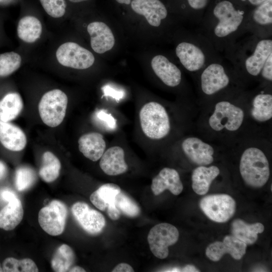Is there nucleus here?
I'll list each match as a JSON object with an SVG mask.
<instances>
[{
	"label": "nucleus",
	"mask_w": 272,
	"mask_h": 272,
	"mask_svg": "<svg viewBox=\"0 0 272 272\" xmlns=\"http://www.w3.org/2000/svg\"><path fill=\"white\" fill-rule=\"evenodd\" d=\"M182 149L187 157L197 165H208L214 161L213 148L197 138L185 139L182 142Z\"/></svg>",
	"instance_id": "19"
},
{
	"label": "nucleus",
	"mask_w": 272,
	"mask_h": 272,
	"mask_svg": "<svg viewBox=\"0 0 272 272\" xmlns=\"http://www.w3.org/2000/svg\"><path fill=\"white\" fill-rule=\"evenodd\" d=\"M61 163L52 152H45L42 156V163L39 171L41 179L46 182L55 180L59 175Z\"/></svg>",
	"instance_id": "32"
},
{
	"label": "nucleus",
	"mask_w": 272,
	"mask_h": 272,
	"mask_svg": "<svg viewBox=\"0 0 272 272\" xmlns=\"http://www.w3.org/2000/svg\"><path fill=\"white\" fill-rule=\"evenodd\" d=\"M80 151L92 161L99 160L106 149V143L102 134L89 132L82 135L78 140Z\"/></svg>",
	"instance_id": "24"
},
{
	"label": "nucleus",
	"mask_w": 272,
	"mask_h": 272,
	"mask_svg": "<svg viewBox=\"0 0 272 272\" xmlns=\"http://www.w3.org/2000/svg\"><path fill=\"white\" fill-rule=\"evenodd\" d=\"M0 142L9 150L20 151L25 148L27 139L20 128L9 122L0 120Z\"/></svg>",
	"instance_id": "23"
},
{
	"label": "nucleus",
	"mask_w": 272,
	"mask_h": 272,
	"mask_svg": "<svg viewBox=\"0 0 272 272\" xmlns=\"http://www.w3.org/2000/svg\"><path fill=\"white\" fill-rule=\"evenodd\" d=\"M247 245L232 235L225 236L223 242L216 241L210 244L206 250L207 256L212 261H218L223 256L229 253L237 260L242 258L246 253Z\"/></svg>",
	"instance_id": "16"
},
{
	"label": "nucleus",
	"mask_w": 272,
	"mask_h": 272,
	"mask_svg": "<svg viewBox=\"0 0 272 272\" xmlns=\"http://www.w3.org/2000/svg\"><path fill=\"white\" fill-rule=\"evenodd\" d=\"M23 214V206L18 197L9 201L0 211V228L6 231L13 230L22 220Z\"/></svg>",
	"instance_id": "26"
},
{
	"label": "nucleus",
	"mask_w": 272,
	"mask_h": 272,
	"mask_svg": "<svg viewBox=\"0 0 272 272\" xmlns=\"http://www.w3.org/2000/svg\"><path fill=\"white\" fill-rule=\"evenodd\" d=\"M228 63L221 57L209 63L197 74L203 94L213 96L229 87L233 77L237 76Z\"/></svg>",
	"instance_id": "4"
},
{
	"label": "nucleus",
	"mask_w": 272,
	"mask_h": 272,
	"mask_svg": "<svg viewBox=\"0 0 272 272\" xmlns=\"http://www.w3.org/2000/svg\"><path fill=\"white\" fill-rule=\"evenodd\" d=\"M264 227L260 223L247 224L240 219H235L231 224L232 235L246 245L254 243L258 234L263 232Z\"/></svg>",
	"instance_id": "27"
},
{
	"label": "nucleus",
	"mask_w": 272,
	"mask_h": 272,
	"mask_svg": "<svg viewBox=\"0 0 272 272\" xmlns=\"http://www.w3.org/2000/svg\"><path fill=\"white\" fill-rule=\"evenodd\" d=\"M56 57L61 65L78 70L88 69L95 61L92 52L73 42H65L60 45L56 50Z\"/></svg>",
	"instance_id": "13"
},
{
	"label": "nucleus",
	"mask_w": 272,
	"mask_h": 272,
	"mask_svg": "<svg viewBox=\"0 0 272 272\" xmlns=\"http://www.w3.org/2000/svg\"><path fill=\"white\" fill-rule=\"evenodd\" d=\"M69 1L72 3H80V2L86 1L88 0H69Z\"/></svg>",
	"instance_id": "47"
},
{
	"label": "nucleus",
	"mask_w": 272,
	"mask_h": 272,
	"mask_svg": "<svg viewBox=\"0 0 272 272\" xmlns=\"http://www.w3.org/2000/svg\"><path fill=\"white\" fill-rule=\"evenodd\" d=\"M69 271L71 272H83V271H86L85 269H84L83 267L80 266H72Z\"/></svg>",
	"instance_id": "45"
},
{
	"label": "nucleus",
	"mask_w": 272,
	"mask_h": 272,
	"mask_svg": "<svg viewBox=\"0 0 272 272\" xmlns=\"http://www.w3.org/2000/svg\"><path fill=\"white\" fill-rule=\"evenodd\" d=\"M178 238L179 232L174 226L163 223L151 228L147 239L150 250L155 256L164 259L168 255V247L176 243Z\"/></svg>",
	"instance_id": "10"
},
{
	"label": "nucleus",
	"mask_w": 272,
	"mask_h": 272,
	"mask_svg": "<svg viewBox=\"0 0 272 272\" xmlns=\"http://www.w3.org/2000/svg\"><path fill=\"white\" fill-rule=\"evenodd\" d=\"M115 205L120 213L129 217H136L141 213L138 205L121 191L116 196Z\"/></svg>",
	"instance_id": "36"
},
{
	"label": "nucleus",
	"mask_w": 272,
	"mask_h": 272,
	"mask_svg": "<svg viewBox=\"0 0 272 272\" xmlns=\"http://www.w3.org/2000/svg\"><path fill=\"white\" fill-rule=\"evenodd\" d=\"M183 186L178 172L174 169L164 168L152 180L151 189L155 195L169 190L177 195L183 190Z\"/></svg>",
	"instance_id": "21"
},
{
	"label": "nucleus",
	"mask_w": 272,
	"mask_h": 272,
	"mask_svg": "<svg viewBox=\"0 0 272 272\" xmlns=\"http://www.w3.org/2000/svg\"><path fill=\"white\" fill-rule=\"evenodd\" d=\"M139 117L142 129L149 138L159 140L169 133V117L161 104L154 101L146 103L141 108Z\"/></svg>",
	"instance_id": "6"
},
{
	"label": "nucleus",
	"mask_w": 272,
	"mask_h": 272,
	"mask_svg": "<svg viewBox=\"0 0 272 272\" xmlns=\"http://www.w3.org/2000/svg\"><path fill=\"white\" fill-rule=\"evenodd\" d=\"M121 191L120 187L114 183H106L101 185L90 195L91 202L101 211L107 210L109 218L118 220L120 212L115 205V198Z\"/></svg>",
	"instance_id": "15"
},
{
	"label": "nucleus",
	"mask_w": 272,
	"mask_h": 272,
	"mask_svg": "<svg viewBox=\"0 0 272 272\" xmlns=\"http://www.w3.org/2000/svg\"><path fill=\"white\" fill-rule=\"evenodd\" d=\"M3 271L37 272L38 268L35 262L30 258L18 260L14 257L6 258L2 264Z\"/></svg>",
	"instance_id": "34"
},
{
	"label": "nucleus",
	"mask_w": 272,
	"mask_h": 272,
	"mask_svg": "<svg viewBox=\"0 0 272 272\" xmlns=\"http://www.w3.org/2000/svg\"><path fill=\"white\" fill-rule=\"evenodd\" d=\"M72 214L81 226L90 234L100 233L105 226V219L99 212L90 208L88 204L78 201L72 207Z\"/></svg>",
	"instance_id": "14"
},
{
	"label": "nucleus",
	"mask_w": 272,
	"mask_h": 272,
	"mask_svg": "<svg viewBox=\"0 0 272 272\" xmlns=\"http://www.w3.org/2000/svg\"><path fill=\"white\" fill-rule=\"evenodd\" d=\"M239 169L244 182L252 187H261L269 177L267 157L263 151L256 147H249L244 150L241 157Z\"/></svg>",
	"instance_id": "5"
},
{
	"label": "nucleus",
	"mask_w": 272,
	"mask_h": 272,
	"mask_svg": "<svg viewBox=\"0 0 272 272\" xmlns=\"http://www.w3.org/2000/svg\"><path fill=\"white\" fill-rule=\"evenodd\" d=\"M22 58L15 52L11 51L0 54V77H7L20 66Z\"/></svg>",
	"instance_id": "35"
},
{
	"label": "nucleus",
	"mask_w": 272,
	"mask_h": 272,
	"mask_svg": "<svg viewBox=\"0 0 272 272\" xmlns=\"http://www.w3.org/2000/svg\"><path fill=\"white\" fill-rule=\"evenodd\" d=\"M152 68L158 78L170 87L178 86L182 81L180 69L166 56L158 54L151 60Z\"/></svg>",
	"instance_id": "18"
},
{
	"label": "nucleus",
	"mask_w": 272,
	"mask_h": 272,
	"mask_svg": "<svg viewBox=\"0 0 272 272\" xmlns=\"http://www.w3.org/2000/svg\"><path fill=\"white\" fill-rule=\"evenodd\" d=\"M91 46L97 53H103L113 47L115 38L110 28L102 22H93L87 26Z\"/></svg>",
	"instance_id": "20"
},
{
	"label": "nucleus",
	"mask_w": 272,
	"mask_h": 272,
	"mask_svg": "<svg viewBox=\"0 0 272 272\" xmlns=\"http://www.w3.org/2000/svg\"><path fill=\"white\" fill-rule=\"evenodd\" d=\"M23 107V100L19 93L12 92L6 94L0 100V120L9 122L14 119Z\"/></svg>",
	"instance_id": "30"
},
{
	"label": "nucleus",
	"mask_w": 272,
	"mask_h": 272,
	"mask_svg": "<svg viewBox=\"0 0 272 272\" xmlns=\"http://www.w3.org/2000/svg\"><path fill=\"white\" fill-rule=\"evenodd\" d=\"M130 4L134 12L144 16L155 27L160 26L168 15L165 5L160 0H132Z\"/></svg>",
	"instance_id": "17"
},
{
	"label": "nucleus",
	"mask_w": 272,
	"mask_h": 272,
	"mask_svg": "<svg viewBox=\"0 0 272 272\" xmlns=\"http://www.w3.org/2000/svg\"><path fill=\"white\" fill-rule=\"evenodd\" d=\"M219 174L220 170L216 166L197 167L192 173V188L193 191L198 195L206 194L211 183Z\"/></svg>",
	"instance_id": "25"
},
{
	"label": "nucleus",
	"mask_w": 272,
	"mask_h": 272,
	"mask_svg": "<svg viewBox=\"0 0 272 272\" xmlns=\"http://www.w3.org/2000/svg\"><path fill=\"white\" fill-rule=\"evenodd\" d=\"M0 194L2 199L8 202L17 197L15 193L8 189H5L2 190Z\"/></svg>",
	"instance_id": "42"
},
{
	"label": "nucleus",
	"mask_w": 272,
	"mask_h": 272,
	"mask_svg": "<svg viewBox=\"0 0 272 272\" xmlns=\"http://www.w3.org/2000/svg\"><path fill=\"white\" fill-rule=\"evenodd\" d=\"M17 35L23 41L31 43L38 39L42 32L41 23L34 16H26L19 21Z\"/></svg>",
	"instance_id": "28"
},
{
	"label": "nucleus",
	"mask_w": 272,
	"mask_h": 272,
	"mask_svg": "<svg viewBox=\"0 0 272 272\" xmlns=\"http://www.w3.org/2000/svg\"><path fill=\"white\" fill-rule=\"evenodd\" d=\"M75 260V254L72 248L67 244L60 245L55 251L51 261L54 271H69Z\"/></svg>",
	"instance_id": "31"
},
{
	"label": "nucleus",
	"mask_w": 272,
	"mask_h": 272,
	"mask_svg": "<svg viewBox=\"0 0 272 272\" xmlns=\"http://www.w3.org/2000/svg\"><path fill=\"white\" fill-rule=\"evenodd\" d=\"M102 170L107 175L116 176L126 172L128 166L124 159V151L119 146H113L104 152L99 163Z\"/></svg>",
	"instance_id": "22"
},
{
	"label": "nucleus",
	"mask_w": 272,
	"mask_h": 272,
	"mask_svg": "<svg viewBox=\"0 0 272 272\" xmlns=\"http://www.w3.org/2000/svg\"><path fill=\"white\" fill-rule=\"evenodd\" d=\"M211 0H184V15L192 25H198Z\"/></svg>",
	"instance_id": "33"
},
{
	"label": "nucleus",
	"mask_w": 272,
	"mask_h": 272,
	"mask_svg": "<svg viewBox=\"0 0 272 272\" xmlns=\"http://www.w3.org/2000/svg\"><path fill=\"white\" fill-rule=\"evenodd\" d=\"M203 213L215 222L225 223L234 215L236 202L229 195L217 194L203 197L199 202Z\"/></svg>",
	"instance_id": "9"
},
{
	"label": "nucleus",
	"mask_w": 272,
	"mask_h": 272,
	"mask_svg": "<svg viewBox=\"0 0 272 272\" xmlns=\"http://www.w3.org/2000/svg\"><path fill=\"white\" fill-rule=\"evenodd\" d=\"M259 77L265 81L271 83L272 81V54L267 58L263 66Z\"/></svg>",
	"instance_id": "39"
},
{
	"label": "nucleus",
	"mask_w": 272,
	"mask_h": 272,
	"mask_svg": "<svg viewBox=\"0 0 272 272\" xmlns=\"http://www.w3.org/2000/svg\"><path fill=\"white\" fill-rule=\"evenodd\" d=\"M175 54L188 72L197 74L210 62L221 58L210 41L198 31L187 32L175 47Z\"/></svg>",
	"instance_id": "3"
},
{
	"label": "nucleus",
	"mask_w": 272,
	"mask_h": 272,
	"mask_svg": "<svg viewBox=\"0 0 272 272\" xmlns=\"http://www.w3.org/2000/svg\"><path fill=\"white\" fill-rule=\"evenodd\" d=\"M181 271L197 272V271H199V270L196 267H195V266L193 265L188 264L184 266L182 269H181Z\"/></svg>",
	"instance_id": "44"
},
{
	"label": "nucleus",
	"mask_w": 272,
	"mask_h": 272,
	"mask_svg": "<svg viewBox=\"0 0 272 272\" xmlns=\"http://www.w3.org/2000/svg\"><path fill=\"white\" fill-rule=\"evenodd\" d=\"M46 12L54 18L62 17L65 13L66 4L64 0H39Z\"/></svg>",
	"instance_id": "38"
},
{
	"label": "nucleus",
	"mask_w": 272,
	"mask_h": 272,
	"mask_svg": "<svg viewBox=\"0 0 272 272\" xmlns=\"http://www.w3.org/2000/svg\"><path fill=\"white\" fill-rule=\"evenodd\" d=\"M249 10L259 5L266 0H236Z\"/></svg>",
	"instance_id": "40"
},
{
	"label": "nucleus",
	"mask_w": 272,
	"mask_h": 272,
	"mask_svg": "<svg viewBox=\"0 0 272 272\" xmlns=\"http://www.w3.org/2000/svg\"><path fill=\"white\" fill-rule=\"evenodd\" d=\"M67 216L66 205L60 200H53L39 211L38 222L46 233L57 236L64 230Z\"/></svg>",
	"instance_id": "11"
},
{
	"label": "nucleus",
	"mask_w": 272,
	"mask_h": 272,
	"mask_svg": "<svg viewBox=\"0 0 272 272\" xmlns=\"http://www.w3.org/2000/svg\"><path fill=\"white\" fill-rule=\"evenodd\" d=\"M3 271V268L2 267L1 264H0V272Z\"/></svg>",
	"instance_id": "48"
},
{
	"label": "nucleus",
	"mask_w": 272,
	"mask_h": 272,
	"mask_svg": "<svg viewBox=\"0 0 272 272\" xmlns=\"http://www.w3.org/2000/svg\"><path fill=\"white\" fill-rule=\"evenodd\" d=\"M249 11L236 0H211L197 31L223 54L247 33Z\"/></svg>",
	"instance_id": "1"
},
{
	"label": "nucleus",
	"mask_w": 272,
	"mask_h": 272,
	"mask_svg": "<svg viewBox=\"0 0 272 272\" xmlns=\"http://www.w3.org/2000/svg\"><path fill=\"white\" fill-rule=\"evenodd\" d=\"M244 116V112L241 108L228 101L222 100L215 105L209 123L215 131L226 129L233 131L241 126Z\"/></svg>",
	"instance_id": "8"
},
{
	"label": "nucleus",
	"mask_w": 272,
	"mask_h": 272,
	"mask_svg": "<svg viewBox=\"0 0 272 272\" xmlns=\"http://www.w3.org/2000/svg\"><path fill=\"white\" fill-rule=\"evenodd\" d=\"M251 115L256 121L264 122L272 117V95L261 91L256 94L252 101Z\"/></svg>",
	"instance_id": "29"
},
{
	"label": "nucleus",
	"mask_w": 272,
	"mask_h": 272,
	"mask_svg": "<svg viewBox=\"0 0 272 272\" xmlns=\"http://www.w3.org/2000/svg\"><path fill=\"white\" fill-rule=\"evenodd\" d=\"M271 54V37L261 38L249 34L237 40L223 54L237 77L250 79L259 77Z\"/></svg>",
	"instance_id": "2"
},
{
	"label": "nucleus",
	"mask_w": 272,
	"mask_h": 272,
	"mask_svg": "<svg viewBox=\"0 0 272 272\" xmlns=\"http://www.w3.org/2000/svg\"><path fill=\"white\" fill-rule=\"evenodd\" d=\"M36 175L35 171L27 166H21L16 171L15 183L19 191H24L32 186L35 183Z\"/></svg>",
	"instance_id": "37"
},
{
	"label": "nucleus",
	"mask_w": 272,
	"mask_h": 272,
	"mask_svg": "<svg viewBox=\"0 0 272 272\" xmlns=\"http://www.w3.org/2000/svg\"><path fill=\"white\" fill-rule=\"evenodd\" d=\"M112 272H132L134 271L133 268L126 263H120L117 264L112 270Z\"/></svg>",
	"instance_id": "41"
},
{
	"label": "nucleus",
	"mask_w": 272,
	"mask_h": 272,
	"mask_svg": "<svg viewBox=\"0 0 272 272\" xmlns=\"http://www.w3.org/2000/svg\"><path fill=\"white\" fill-rule=\"evenodd\" d=\"M247 33L261 38L272 36V0H266L248 12Z\"/></svg>",
	"instance_id": "12"
},
{
	"label": "nucleus",
	"mask_w": 272,
	"mask_h": 272,
	"mask_svg": "<svg viewBox=\"0 0 272 272\" xmlns=\"http://www.w3.org/2000/svg\"><path fill=\"white\" fill-rule=\"evenodd\" d=\"M117 2L121 4L129 5L131 3V0H115Z\"/></svg>",
	"instance_id": "46"
},
{
	"label": "nucleus",
	"mask_w": 272,
	"mask_h": 272,
	"mask_svg": "<svg viewBox=\"0 0 272 272\" xmlns=\"http://www.w3.org/2000/svg\"><path fill=\"white\" fill-rule=\"evenodd\" d=\"M7 174V167L5 163L0 161V180L4 179Z\"/></svg>",
	"instance_id": "43"
},
{
	"label": "nucleus",
	"mask_w": 272,
	"mask_h": 272,
	"mask_svg": "<svg viewBox=\"0 0 272 272\" xmlns=\"http://www.w3.org/2000/svg\"><path fill=\"white\" fill-rule=\"evenodd\" d=\"M67 102L66 95L59 89L45 93L38 105L39 113L42 121L51 127L59 125L65 116Z\"/></svg>",
	"instance_id": "7"
}]
</instances>
